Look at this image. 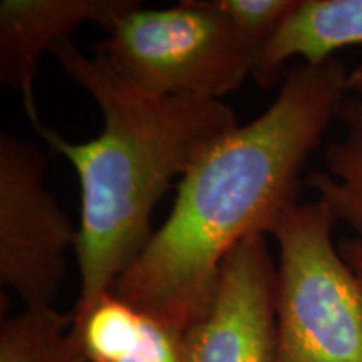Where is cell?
<instances>
[{
    "label": "cell",
    "mask_w": 362,
    "mask_h": 362,
    "mask_svg": "<svg viewBox=\"0 0 362 362\" xmlns=\"http://www.w3.org/2000/svg\"><path fill=\"white\" fill-rule=\"evenodd\" d=\"M47 158L35 144L0 134V280L24 307H49L67 272L78 228L44 188Z\"/></svg>",
    "instance_id": "obj_5"
},
{
    "label": "cell",
    "mask_w": 362,
    "mask_h": 362,
    "mask_svg": "<svg viewBox=\"0 0 362 362\" xmlns=\"http://www.w3.org/2000/svg\"><path fill=\"white\" fill-rule=\"evenodd\" d=\"M126 81L155 98L218 99L252 76L253 56L210 0L138 6L94 47Z\"/></svg>",
    "instance_id": "obj_4"
},
{
    "label": "cell",
    "mask_w": 362,
    "mask_h": 362,
    "mask_svg": "<svg viewBox=\"0 0 362 362\" xmlns=\"http://www.w3.org/2000/svg\"><path fill=\"white\" fill-rule=\"evenodd\" d=\"M336 223L315 200L287 208L272 226L275 362H362V284L334 243Z\"/></svg>",
    "instance_id": "obj_3"
},
{
    "label": "cell",
    "mask_w": 362,
    "mask_h": 362,
    "mask_svg": "<svg viewBox=\"0 0 362 362\" xmlns=\"http://www.w3.org/2000/svg\"><path fill=\"white\" fill-rule=\"evenodd\" d=\"M347 78L337 57L288 69L269 110L220 138L178 181L168 218L111 292L183 334L202 320L226 255L248 235L270 233L297 203L302 170L349 96Z\"/></svg>",
    "instance_id": "obj_1"
},
{
    "label": "cell",
    "mask_w": 362,
    "mask_h": 362,
    "mask_svg": "<svg viewBox=\"0 0 362 362\" xmlns=\"http://www.w3.org/2000/svg\"><path fill=\"white\" fill-rule=\"evenodd\" d=\"M354 45H362V0H300L257 59L252 78L267 89L292 59L320 64ZM347 89L351 96H362V62L349 71Z\"/></svg>",
    "instance_id": "obj_8"
},
{
    "label": "cell",
    "mask_w": 362,
    "mask_h": 362,
    "mask_svg": "<svg viewBox=\"0 0 362 362\" xmlns=\"http://www.w3.org/2000/svg\"><path fill=\"white\" fill-rule=\"evenodd\" d=\"M250 51L253 61L274 40L300 0H210ZM255 67V64H253ZM253 72V71H252Z\"/></svg>",
    "instance_id": "obj_12"
},
{
    "label": "cell",
    "mask_w": 362,
    "mask_h": 362,
    "mask_svg": "<svg viewBox=\"0 0 362 362\" xmlns=\"http://www.w3.org/2000/svg\"><path fill=\"white\" fill-rule=\"evenodd\" d=\"M339 250L362 284V240L357 237L344 238L339 243Z\"/></svg>",
    "instance_id": "obj_13"
},
{
    "label": "cell",
    "mask_w": 362,
    "mask_h": 362,
    "mask_svg": "<svg viewBox=\"0 0 362 362\" xmlns=\"http://www.w3.org/2000/svg\"><path fill=\"white\" fill-rule=\"evenodd\" d=\"M337 121L344 126L342 134L327 144L322 170L314 171L307 185L336 220L362 240V96L349 94Z\"/></svg>",
    "instance_id": "obj_10"
},
{
    "label": "cell",
    "mask_w": 362,
    "mask_h": 362,
    "mask_svg": "<svg viewBox=\"0 0 362 362\" xmlns=\"http://www.w3.org/2000/svg\"><path fill=\"white\" fill-rule=\"evenodd\" d=\"M72 315L88 362H188L183 332L112 292Z\"/></svg>",
    "instance_id": "obj_9"
},
{
    "label": "cell",
    "mask_w": 362,
    "mask_h": 362,
    "mask_svg": "<svg viewBox=\"0 0 362 362\" xmlns=\"http://www.w3.org/2000/svg\"><path fill=\"white\" fill-rule=\"evenodd\" d=\"M54 56L72 81L93 96L104 126L96 138L72 143L40 124L37 133L74 166L81 183V221L74 252L83 312L133 262L151 238V215L173 181L238 126L218 99L155 98L143 93L94 52L84 56L64 40Z\"/></svg>",
    "instance_id": "obj_2"
},
{
    "label": "cell",
    "mask_w": 362,
    "mask_h": 362,
    "mask_svg": "<svg viewBox=\"0 0 362 362\" xmlns=\"http://www.w3.org/2000/svg\"><path fill=\"white\" fill-rule=\"evenodd\" d=\"M141 6L136 0H2L0 81L16 90L30 123L40 124L35 103L39 59L69 39L76 27L98 24L110 33L117 19Z\"/></svg>",
    "instance_id": "obj_7"
},
{
    "label": "cell",
    "mask_w": 362,
    "mask_h": 362,
    "mask_svg": "<svg viewBox=\"0 0 362 362\" xmlns=\"http://www.w3.org/2000/svg\"><path fill=\"white\" fill-rule=\"evenodd\" d=\"M0 362H88L74 315L24 307L0 325Z\"/></svg>",
    "instance_id": "obj_11"
},
{
    "label": "cell",
    "mask_w": 362,
    "mask_h": 362,
    "mask_svg": "<svg viewBox=\"0 0 362 362\" xmlns=\"http://www.w3.org/2000/svg\"><path fill=\"white\" fill-rule=\"evenodd\" d=\"M277 265L265 233H252L226 255L215 297L185 334L188 362H275Z\"/></svg>",
    "instance_id": "obj_6"
}]
</instances>
